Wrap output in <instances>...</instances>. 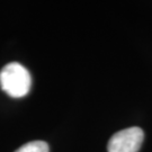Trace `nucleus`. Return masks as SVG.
Wrapping results in <instances>:
<instances>
[{
  "label": "nucleus",
  "instance_id": "2",
  "mask_svg": "<svg viewBox=\"0 0 152 152\" xmlns=\"http://www.w3.org/2000/svg\"><path fill=\"white\" fill-rule=\"evenodd\" d=\"M144 139L140 127H129L118 131L110 137L107 145L108 152H139Z\"/></svg>",
  "mask_w": 152,
  "mask_h": 152
},
{
  "label": "nucleus",
  "instance_id": "1",
  "mask_svg": "<svg viewBox=\"0 0 152 152\" xmlns=\"http://www.w3.org/2000/svg\"><path fill=\"white\" fill-rule=\"evenodd\" d=\"M0 86L10 97H24L31 90L32 77L24 65L18 62H11L0 71Z\"/></svg>",
  "mask_w": 152,
  "mask_h": 152
},
{
  "label": "nucleus",
  "instance_id": "3",
  "mask_svg": "<svg viewBox=\"0 0 152 152\" xmlns=\"http://www.w3.org/2000/svg\"><path fill=\"white\" fill-rule=\"evenodd\" d=\"M15 152H49V145L44 141H32L18 148Z\"/></svg>",
  "mask_w": 152,
  "mask_h": 152
}]
</instances>
